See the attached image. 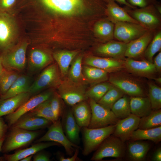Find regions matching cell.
Wrapping results in <instances>:
<instances>
[{
    "label": "cell",
    "mask_w": 161,
    "mask_h": 161,
    "mask_svg": "<svg viewBox=\"0 0 161 161\" xmlns=\"http://www.w3.org/2000/svg\"><path fill=\"white\" fill-rule=\"evenodd\" d=\"M121 71L111 73L109 82L131 97L147 96L145 85L140 77Z\"/></svg>",
    "instance_id": "obj_1"
},
{
    "label": "cell",
    "mask_w": 161,
    "mask_h": 161,
    "mask_svg": "<svg viewBox=\"0 0 161 161\" xmlns=\"http://www.w3.org/2000/svg\"><path fill=\"white\" fill-rule=\"evenodd\" d=\"M116 125L96 128H81L83 142V155H88L95 151L106 138L113 134Z\"/></svg>",
    "instance_id": "obj_2"
},
{
    "label": "cell",
    "mask_w": 161,
    "mask_h": 161,
    "mask_svg": "<svg viewBox=\"0 0 161 161\" xmlns=\"http://www.w3.org/2000/svg\"><path fill=\"white\" fill-rule=\"evenodd\" d=\"M84 83L74 82L68 77L62 80L58 87V94L68 105L72 106L88 99Z\"/></svg>",
    "instance_id": "obj_3"
},
{
    "label": "cell",
    "mask_w": 161,
    "mask_h": 161,
    "mask_svg": "<svg viewBox=\"0 0 161 161\" xmlns=\"http://www.w3.org/2000/svg\"><path fill=\"white\" fill-rule=\"evenodd\" d=\"M40 133L12 126L11 130L2 146V151L7 153L25 147L31 143Z\"/></svg>",
    "instance_id": "obj_4"
},
{
    "label": "cell",
    "mask_w": 161,
    "mask_h": 161,
    "mask_svg": "<svg viewBox=\"0 0 161 161\" xmlns=\"http://www.w3.org/2000/svg\"><path fill=\"white\" fill-rule=\"evenodd\" d=\"M126 150L125 142L111 135L101 143L95 150L90 160L98 161L108 157L122 158L125 156Z\"/></svg>",
    "instance_id": "obj_5"
},
{
    "label": "cell",
    "mask_w": 161,
    "mask_h": 161,
    "mask_svg": "<svg viewBox=\"0 0 161 161\" xmlns=\"http://www.w3.org/2000/svg\"><path fill=\"white\" fill-rule=\"evenodd\" d=\"M28 45L27 42H22L3 52L0 56L5 69L16 71L24 69L26 64Z\"/></svg>",
    "instance_id": "obj_6"
},
{
    "label": "cell",
    "mask_w": 161,
    "mask_h": 161,
    "mask_svg": "<svg viewBox=\"0 0 161 161\" xmlns=\"http://www.w3.org/2000/svg\"><path fill=\"white\" fill-rule=\"evenodd\" d=\"M126 10L129 14L148 31H156L161 24V13L153 4Z\"/></svg>",
    "instance_id": "obj_7"
},
{
    "label": "cell",
    "mask_w": 161,
    "mask_h": 161,
    "mask_svg": "<svg viewBox=\"0 0 161 161\" xmlns=\"http://www.w3.org/2000/svg\"><path fill=\"white\" fill-rule=\"evenodd\" d=\"M57 63L47 66L30 85L29 92L32 95L48 88H58L63 80Z\"/></svg>",
    "instance_id": "obj_8"
},
{
    "label": "cell",
    "mask_w": 161,
    "mask_h": 161,
    "mask_svg": "<svg viewBox=\"0 0 161 161\" xmlns=\"http://www.w3.org/2000/svg\"><path fill=\"white\" fill-rule=\"evenodd\" d=\"M48 128L47 132L37 140L36 143L52 141L57 143L63 146L66 154L69 156L73 154L76 148L80 149L79 146L72 143L66 137L60 118L53 122Z\"/></svg>",
    "instance_id": "obj_9"
},
{
    "label": "cell",
    "mask_w": 161,
    "mask_h": 161,
    "mask_svg": "<svg viewBox=\"0 0 161 161\" xmlns=\"http://www.w3.org/2000/svg\"><path fill=\"white\" fill-rule=\"evenodd\" d=\"M17 33L12 17L6 12L0 11V50L3 52L14 45Z\"/></svg>",
    "instance_id": "obj_10"
},
{
    "label": "cell",
    "mask_w": 161,
    "mask_h": 161,
    "mask_svg": "<svg viewBox=\"0 0 161 161\" xmlns=\"http://www.w3.org/2000/svg\"><path fill=\"white\" fill-rule=\"evenodd\" d=\"M92 116L88 128H96L115 125L119 120L111 110L107 109L92 99H88Z\"/></svg>",
    "instance_id": "obj_11"
},
{
    "label": "cell",
    "mask_w": 161,
    "mask_h": 161,
    "mask_svg": "<svg viewBox=\"0 0 161 161\" xmlns=\"http://www.w3.org/2000/svg\"><path fill=\"white\" fill-rule=\"evenodd\" d=\"M114 38L127 44L140 37L148 30L139 24L118 22L114 24Z\"/></svg>",
    "instance_id": "obj_12"
},
{
    "label": "cell",
    "mask_w": 161,
    "mask_h": 161,
    "mask_svg": "<svg viewBox=\"0 0 161 161\" xmlns=\"http://www.w3.org/2000/svg\"><path fill=\"white\" fill-rule=\"evenodd\" d=\"M53 94L52 90H49L31 97L16 111L6 115V119L9 126H12L23 115L50 99Z\"/></svg>",
    "instance_id": "obj_13"
},
{
    "label": "cell",
    "mask_w": 161,
    "mask_h": 161,
    "mask_svg": "<svg viewBox=\"0 0 161 161\" xmlns=\"http://www.w3.org/2000/svg\"><path fill=\"white\" fill-rule=\"evenodd\" d=\"M124 68L136 76L153 79L157 73L153 63L147 60L138 61L127 58L123 60Z\"/></svg>",
    "instance_id": "obj_14"
},
{
    "label": "cell",
    "mask_w": 161,
    "mask_h": 161,
    "mask_svg": "<svg viewBox=\"0 0 161 161\" xmlns=\"http://www.w3.org/2000/svg\"><path fill=\"white\" fill-rule=\"evenodd\" d=\"M46 7L57 13L70 15L84 9V0H41Z\"/></svg>",
    "instance_id": "obj_15"
},
{
    "label": "cell",
    "mask_w": 161,
    "mask_h": 161,
    "mask_svg": "<svg viewBox=\"0 0 161 161\" xmlns=\"http://www.w3.org/2000/svg\"><path fill=\"white\" fill-rule=\"evenodd\" d=\"M140 118L131 114L128 117L119 120L112 135L125 142L129 140L133 132L138 129Z\"/></svg>",
    "instance_id": "obj_16"
},
{
    "label": "cell",
    "mask_w": 161,
    "mask_h": 161,
    "mask_svg": "<svg viewBox=\"0 0 161 161\" xmlns=\"http://www.w3.org/2000/svg\"><path fill=\"white\" fill-rule=\"evenodd\" d=\"M155 32L148 31L140 37L127 43L125 57L134 59L143 54Z\"/></svg>",
    "instance_id": "obj_17"
},
{
    "label": "cell",
    "mask_w": 161,
    "mask_h": 161,
    "mask_svg": "<svg viewBox=\"0 0 161 161\" xmlns=\"http://www.w3.org/2000/svg\"><path fill=\"white\" fill-rule=\"evenodd\" d=\"M123 60L91 56L87 58L84 62L86 65L98 68L109 73H112L124 69Z\"/></svg>",
    "instance_id": "obj_18"
},
{
    "label": "cell",
    "mask_w": 161,
    "mask_h": 161,
    "mask_svg": "<svg viewBox=\"0 0 161 161\" xmlns=\"http://www.w3.org/2000/svg\"><path fill=\"white\" fill-rule=\"evenodd\" d=\"M61 117V124L66 136L71 142L78 145L81 128L75 119L72 109L64 110Z\"/></svg>",
    "instance_id": "obj_19"
},
{
    "label": "cell",
    "mask_w": 161,
    "mask_h": 161,
    "mask_svg": "<svg viewBox=\"0 0 161 161\" xmlns=\"http://www.w3.org/2000/svg\"><path fill=\"white\" fill-rule=\"evenodd\" d=\"M52 122L45 118L27 112L20 117L11 126L29 131L48 127Z\"/></svg>",
    "instance_id": "obj_20"
},
{
    "label": "cell",
    "mask_w": 161,
    "mask_h": 161,
    "mask_svg": "<svg viewBox=\"0 0 161 161\" xmlns=\"http://www.w3.org/2000/svg\"><path fill=\"white\" fill-rule=\"evenodd\" d=\"M126 46V43L112 40L98 46L95 51L98 54L105 57L123 60Z\"/></svg>",
    "instance_id": "obj_21"
},
{
    "label": "cell",
    "mask_w": 161,
    "mask_h": 161,
    "mask_svg": "<svg viewBox=\"0 0 161 161\" xmlns=\"http://www.w3.org/2000/svg\"><path fill=\"white\" fill-rule=\"evenodd\" d=\"M60 145L52 141L37 143L29 148L16 151L11 154H5L1 158V160L6 161H20L24 158L33 155L37 152L49 147Z\"/></svg>",
    "instance_id": "obj_22"
},
{
    "label": "cell",
    "mask_w": 161,
    "mask_h": 161,
    "mask_svg": "<svg viewBox=\"0 0 161 161\" xmlns=\"http://www.w3.org/2000/svg\"><path fill=\"white\" fill-rule=\"evenodd\" d=\"M32 95L29 92L23 93L0 102V117L11 114L28 100Z\"/></svg>",
    "instance_id": "obj_23"
},
{
    "label": "cell",
    "mask_w": 161,
    "mask_h": 161,
    "mask_svg": "<svg viewBox=\"0 0 161 161\" xmlns=\"http://www.w3.org/2000/svg\"><path fill=\"white\" fill-rule=\"evenodd\" d=\"M150 148L148 143L139 141H131L126 146V154L129 160L133 161L144 160Z\"/></svg>",
    "instance_id": "obj_24"
},
{
    "label": "cell",
    "mask_w": 161,
    "mask_h": 161,
    "mask_svg": "<svg viewBox=\"0 0 161 161\" xmlns=\"http://www.w3.org/2000/svg\"><path fill=\"white\" fill-rule=\"evenodd\" d=\"M88 100L79 102L72 106L73 114L81 129L88 127L91 119L92 111Z\"/></svg>",
    "instance_id": "obj_25"
},
{
    "label": "cell",
    "mask_w": 161,
    "mask_h": 161,
    "mask_svg": "<svg viewBox=\"0 0 161 161\" xmlns=\"http://www.w3.org/2000/svg\"><path fill=\"white\" fill-rule=\"evenodd\" d=\"M107 1L106 12L109 19L114 24L118 22H128L139 24L114 0H107Z\"/></svg>",
    "instance_id": "obj_26"
},
{
    "label": "cell",
    "mask_w": 161,
    "mask_h": 161,
    "mask_svg": "<svg viewBox=\"0 0 161 161\" xmlns=\"http://www.w3.org/2000/svg\"><path fill=\"white\" fill-rule=\"evenodd\" d=\"M52 61V57L46 52L35 48L30 52L28 64L31 69L38 70L49 65Z\"/></svg>",
    "instance_id": "obj_27"
},
{
    "label": "cell",
    "mask_w": 161,
    "mask_h": 161,
    "mask_svg": "<svg viewBox=\"0 0 161 161\" xmlns=\"http://www.w3.org/2000/svg\"><path fill=\"white\" fill-rule=\"evenodd\" d=\"M130 107L131 114L140 118L148 115L153 111L147 96L130 97Z\"/></svg>",
    "instance_id": "obj_28"
},
{
    "label": "cell",
    "mask_w": 161,
    "mask_h": 161,
    "mask_svg": "<svg viewBox=\"0 0 161 161\" xmlns=\"http://www.w3.org/2000/svg\"><path fill=\"white\" fill-rule=\"evenodd\" d=\"M78 52L77 51H61L56 52L53 55L62 77L68 74L69 67Z\"/></svg>",
    "instance_id": "obj_29"
},
{
    "label": "cell",
    "mask_w": 161,
    "mask_h": 161,
    "mask_svg": "<svg viewBox=\"0 0 161 161\" xmlns=\"http://www.w3.org/2000/svg\"><path fill=\"white\" fill-rule=\"evenodd\" d=\"M82 72L87 83L93 85L109 79V73L96 67L85 65L82 67Z\"/></svg>",
    "instance_id": "obj_30"
},
{
    "label": "cell",
    "mask_w": 161,
    "mask_h": 161,
    "mask_svg": "<svg viewBox=\"0 0 161 161\" xmlns=\"http://www.w3.org/2000/svg\"><path fill=\"white\" fill-rule=\"evenodd\" d=\"M30 85V79L28 77L19 75L8 91L1 96V100L5 99L23 93L29 92Z\"/></svg>",
    "instance_id": "obj_31"
},
{
    "label": "cell",
    "mask_w": 161,
    "mask_h": 161,
    "mask_svg": "<svg viewBox=\"0 0 161 161\" xmlns=\"http://www.w3.org/2000/svg\"><path fill=\"white\" fill-rule=\"evenodd\" d=\"M149 140L155 143L161 140V126L149 129H137L131 135L130 141Z\"/></svg>",
    "instance_id": "obj_32"
},
{
    "label": "cell",
    "mask_w": 161,
    "mask_h": 161,
    "mask_svg": "<svg viewBox=\"0 0 161 161\" xmlns=\"http://www.w3.org/2000/svg\"><path fill=\"white\" fill-rule=\"evenodd\" d=\"M114 24L109 19L102 20L96 23L94 31L101 40L109 41L114 38Z\"/></svg>",
    "instance_id": "obj_33"
},
{
    "label": "cell",
    "mask_w": 161,
    "mask_h": 161,
    "mask_svg": "<svg viewBox=\"0 0 161 161\" xmlns=\"http://www.w3.org/2000/svg\"><path fill=\"white\" fill-rule=\"evenodd\" d=\"M130 97L124 94L113 105L111 110L119 120L128 117L131 114Z\"/></svg>",
    "instance_id": "obj_34"
},
{
    "label": "cell",
    "mask_w": 161,
    "mask_h": 161,
    "mask_svg": "<svg viewBox=\"0 0 161 161\" xmlns=\"http://www.w3.org/2000/svg\"><path fill=\"white\" fill-rule=\"evenodd\" d=\"M124 94L120 89L112 85L97 103L103 107L111 110L114 103Z\"/></svg>",
    "instance_id": "obj_35"
},
{
    "label": "cell",
    "mask_w": 161,
    "mask_h": 161,
    "mask_svg": "<svg viewBox=\"0 0 161 161\" xmlns=\"http://www.w3.org/2000/svg\"><path fill=\"white\" fill-rule=\"evenodd\" d=\"M160 126H161V109L152 111L148 115L140 118L138 128L149 129Z\"/></svg>",
    "instance_id": "obj_36"
},
{
    "label": "cell",
    "mask_w": 161,
    "mask_h": 161,
    "mask_svg": "<svg viewBox=\"0 0 161 161\" xmlns=\"http://www.w3.org/2000/svg\"><path fill=\"white\" fill-rule=\"evenodd\" d=\"M16 71L4 69L0 75V95H4L19 75Z\"/></svg>",
    "instance_id": "obj_37"
},
{
    "label": "cell",
    "mask_w": 161,
    "mask_h": 161,
    "mask_svg": "<svg viewBox=\"0 0 161 161\" xmlns=\"http://www.w3.org/2000/svg\"><path fill=\"white\" fill-rule=\"evenodd\" d=\"M112 86L109 81H106L93 85L86 90V96L88 99L97 103Z\"/></svg>",
    "instance_id": "obj_38"
},
{
    "label": "cell",
    "mask_w": 161,
    "mask_h": 161,
    "mask_svg": "<svg viewBox=\"0 0 161 161\" xmlns=\"http://www.w3.org/2000/svg\"><path fill=\"white\" fill-rule=\"evenodd\" d=\"M82 60V56L79 55L74 60L69 70L68 77L74 82L86 84L87 82L83 73Z\"/></svg>",
    "instance_id": "obj_39"
},
{
    "label": "cell",
    "mask_w": 161,
    "mask_h": 161,
    "mask_svg": "<svg viewBox=\"0 0 161 161\" xmlns=\"http://www.w3.org/2000/svg\"><path fill=\"white\" fill-rule=\"evenodd\" d=\"M148 97L152 110H157L161 108V88L152 82L148 83Z\"/></svg>",
    "instance_id": "obj_40"
},
{
    "label": "cell",
    "mask_w": 161,
    "mask_h": 161,
    "mask_svg": "<svg viewBox=\"0 0 161 161\" xmlns=\"http://www.w3.org/2000/svg\"><path fill=\"white\" fill-rule=\"evenodd\" d=\"M161 49V30L156 31L154 37L148 45L144 53V55L146 60L153 63V58Z\"/></svg>",
    "instance_id": "obj_41"
},
{
    "label": "cell",
    "mask_w": 161,
    "mask_h": 161,
    "mask_svg": "<svg viewBox=\"0 0 161 161\" xmlns=\"http://www.w3.org/2000/svg\"><path fill=\"white\" fill-rule=\"evenodd\" d=\"M50 99L41 103L29 112L54 122L56 120L51 107Z\"/></svg>",
    "instance_id": "obj_42"
},
{
    "label": "cell",
    "mask_w": 161,
    "mask_h": 161,
    "mask_svg": "<svg viewBox=\"0 0 161 161\" xmlns=\"http://www.w3.org/2000/svg\"><path fill=\"white\" fill-rule=\"evenodd\" d=\"M61 99L56 92L53 94L50 99L51 107L56 120L61 117L64 110L62 105Z\"/></svg>",
    "instance_id": "obj_43"
},
{
    "label": "cell",
    "mask_w": 161,
    "mask_h": 161,
    "mask_svg": "<svg viewBox=\"0 0 161 161\" xmlns=\"http://www.w3.org/2000/svg\"><path fill=\"white\" fill-rule=\"evenodd\" d=\"M39 151L33 155L34 161H49L50 159L46 154Z\"/></svg>",
    "instance_id": "obj_44"
},
{
    "label": "cell",
    "mask_w": 161,
    "mask_h": 161,
    "mask_svg": "<svg viewBox=\"0 0 161 161\" xmlns=\"http://www.w3.org/2000/svg\"><path fill=\"white\" fill-rule=\"evenodd\" d=\"M16 0H0V11L5 12L14 3Z\"/></svg>",
    "instance_id": "obj_45"
},
{
    "label": "cell",
    "mask_w": 161,
    "mask_h": 161,
    "mask_svg": "<svg viewBox=\"0 0 161 161\" xmlns=\"http://www.w3.org/2000/svg\"><path fill=\"white\" fill-rule=\"evenodd\" d=\"M79 148H76L73 154L70 157L65 158L63 156H60L59 157V160L60 161H75L79 160L78 156L79 153Z\"/></svg>",
    "instance_id": "obj_46"
},
{
    "label": "cell",
    "mask_w": 161,
    "mask_h": 161,
    "mask_svg": "<svg viewBox=\"0 0 161 161\" xmlns=\"http://www.w3.org/2000/svg\"><path fill=\"white\" fill-rule=\"evenodd\" d=\"M8 128L3 118L0 117V139L6 137V133Z\"/></svg>",
    "instance_id": "obj_47"
},
{
    "label": "cell",
    "mask_w": 161,
    "mask_h": 161,
    "mask_svg": "<svg viewBox=\"0 0 161 161\" xmlns=\"http://www.w3.org/2000/svg\"><path fill=\"white\" fill-rule=\"evenodd\" d=\"M154 64L157 72H160L161 71V52H159L153 60Z\"/></svg>",
    "instance_id": "obj_48"
},
{
    "label": "cell",
    "mask_w": 161,
    "mask_h": 161,
    "mask_svg": "<svg viewBox=\"0 0 161 161\" xmlns=\"http://www.w3.org/2000/svg\"><path fill=\"white\" fill-rule=\"evenodd\" d=\"M129 3L133 6H137L141 8L143 7L147 6V4L146 0H128Z\"/></svg>",
    "instance_id": "obj_49"
},
{
    "label": "cell",
    "mask_w": 161,
    "mask_h": 161,
    "mask_svg": "<svg viewBox=\"0 0 161 161\" xmlns=\"http://www.w3.org/2000/svg\"><path fill=\"white\" fill-rule=\"evenodd\" d=\"M152 160L154 161H161V148L157 149L154 153Z\"/></svg>",
    "instance_id": "obj_50"
},
{
    "label": "cell",
    "mask_w": 161,
    "mask_h": 161,
    "mask_svg": "<svg viewBox=\"0 0 161 161\" xmlns=\"http://www.w3.org/2000/svg\"><path fill=\"white\" fill-rule=\"evenodd\" d=\"M117 1L120 4H125L126 6L129 7L132 9L135 8L136 7L130 4L128 2H127L126 0H114Z\"/></svg>",
    "instance_id": "obj_51"
},
{
    "label": "cell",
    "mask_w": 161,
    "mask_h": 161,
    "mask_svg": "<svg viewBox=\"0 0 161 161\" xmlns=\"http://www.w3.org/2000/svg\"><path fill=\"white\" fill-rule=\"evenodd\" d=\"M33 155H31L26 157L21 160V161H30L32 158Z\"/></svg>",
    "instance_id": "obj_52"
},
{
    "label": "cell",
    "mask_w": 161,
    "mask_h": 161,
    "mask_svg": "<svg viewBox=\"0 0 161 161\" xmlns=\"http://www.w3.org/2000/svg\"><path fill=\"white\" fill-rule=\"evenodd\" d=\"M4 69L2 64L1 57L0 56V75L2 73Z\"/></svg>",
    "instance_id": "obj_53"
},
{
    "label": "cell",
    "mask_w": 161,
    "mask_h": 161,
    "mask_svg": "<svg viewBox=\"0 0 161 161\" xmlns=\"http://www.w3.org/2000/svg\"><path fill=\"white\" fill-rule=\"evenodd\" d=\"M153 79L158 84H160L161 83V78L160 77H154L153 78Z\"/></svg>",
    "instance_id": "obj_54"
},
{
    "label": "cell",
    "mask_w": 161,
    "mask_h": 161,
    "mask_svg": "<svg viewBox=\"0 0 161 161\" xmlns=\"http://www.w3.org/2000/svg\"><path fill=\"white\" fill-rule=\"evenodd\" d=\"M5 137H6L0 139V152L1 150L2 146L3 145L5 139Z\"/></svg>",
    "instance_id": "obj_55"
},
{
    "label": "cell",
    "mask_w": 161,
    "mask_h": 161,
    "mask_svg": "<svg viewBox=\"0 0 161 161\" xmlns=\"http://www.w3.org/2000/svg\"><path fill=\"white\" fill-rule=\"evenodd\" d=\"M152 1H154L155 0H151Z\"/></svg>",
    "instance_id": "obj_56"
}]
</instances>
